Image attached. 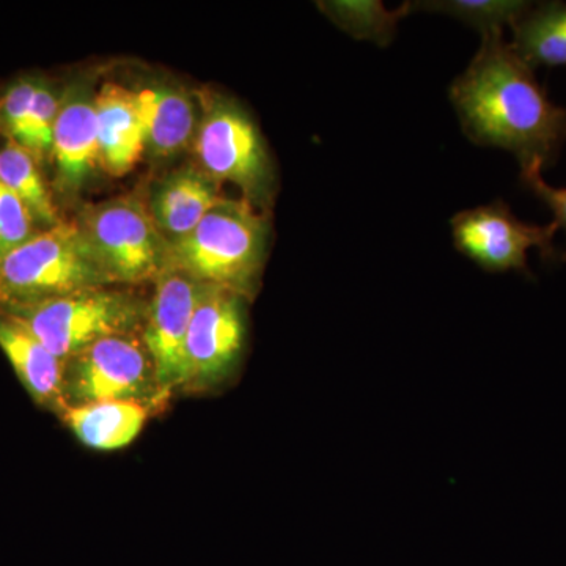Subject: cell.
<instances>
[{
  "mask_svg": "<svg viewBox=\"0 0 566 566\" xmlns=\"http://www.w3.org/2000/svg\"><path fill=\"white\" fill-rule=\"evenodd\" d=\"M512 31L510 46L531 69L566 65L565 2L532 6L512 25Z\"/></svg>",
  "mask_w": 566,
  "mask_h": 566,
  "instance_id": "cell-17",
  "label": "cell"
},
{
  "mask_svg": "<svg viewBox=\"0 0 566 566\" xmlns=\"http://www.w3.org/2000/svg\"><path fill=\"white\" fill-rule=\"evenodd\" d=\"M319 9L342 31L356 40L374 41L378 46H387L397 35L398 24L412 13V2H406L398 9L389 10L376 0H340V2H319Z\"/></svg>",
  "mask_w": 566,
  "mask_h": 566,
  "instance_id": "cell-19",
  "label": "cell"
},
{
  "mask_svg": "<svg viewBox=\"0 0 566 566\" xmlns=\"http://www.w3.org/2000/svg\"><path fill=\"white\" fill-rule=\"evenodd\" d=\"M95 106L102 169L112 177H123L132 172L145 153L136 95L132 88L106 82L96 92Z\"/></svg>",
  "mask_w": 566,
  "mask_h": 566,
  "instance_id": "cell-15",
  "label": "cell"
},
{
  "mask_svg": "<svg viewBox=\"0 0 566 566\" xmlns=\"http://www.w3.org/2000/svg\"><path fill=\"white\" fill-rule=\"evenodd\" d=\"M95 96L85 84H71L62 93L50 155L59 191H80L102 167Z\"/></svg>",
  "mask_w": 566,
  "mask_h": 566,
  "instance_id": "cell-11",
  "label": "cell"
},
{
  "mask_svg": "<svg viewBox=\"0 0 566 566\" xmlns=\"http://www.w3.org/2000/svg\"><path fill=\"white\" fill-rule=\"evenodd\" d=\"M145 311L140 337L150 354L156 381L167 397L182 390L186 379V340L205 283L169 266L155 282Z\"/></svg>",
  "mask_w": 566,
  "mask_h": 566,
  "instance_id": "cell-10",
  "label": "cell"
},
{
  "mask_svg": "<svg viewBox=\"0 0 566 566\" xmlns=\"http://www.w3.org/2000/svg\"><path fill=\"white\" fill-rule=\"evenodd\" d=\"M62 93L43 77H40L36 91L33 93L24 132L18 144L31 151L39 163L50 158L52 133L61 111Z\"/></svg>",
  "mask_w": 566,
  "mask_h": 566,
  "instance_id": "cell-21",
  "label": "cell"
},
{
  "mask_svg": "<svg viewBox=\"0 0 566 566\" xmlns=\"http://www.w3.org/2000/svg\"><path fill=\"white\" fill-rule=\"evenodd\" d=\"M556 222L534 226L517 219L509 205L494 202L458 212L452 219L455 248L490 273L528 274L527 253L536 249L546 260H557Z\"/></svg>",
  "mask_w": 566,
  "mask_h": 566,
  "instance_id": "cell-8",
  "label": "cell"
},
{
  "mask_svg": "<svg viewBox=\"0 0 566 566\" xmlns=\"http://www.w3.org/2000/svg\"><path fill=\"white\" fill-rule=\"evenodd\" d=\"M221 199L219 182L197 164H188L153 185L147 207L159 232L174 243L191 233Z\"/></svg>",
  "mask_w": 566,
  "mask_h": 566,
  "instance_id": "cell-12",
  "label": "cell"
},
{
  "mask_svg": "<svg viewBox=\"0 0 566 566\" xmlns=\"http://www.w3.org/2000/svg\"><path fill=\"white\" fill-rule=\"evenodd\" d=\"M65 397L69 408L137 401L151 411L169 398L159 389L140 333L112 335L71 357L65 368Z\"/></svg>",
  "mask_w": 566,
  "mask_h": 566,
  "instance_id": "cell-7",
  "label": "cell"
},
{
  "mask_svg": "<svg viewBox=\"0 0 566 566\" xmlns=\"http://www.w3.org/2000/svg\"><path fill=\"white\" fill-rule=\"evenodd\" d=\"M111 285L76 221L40 230L0 259V311Z\"/></svg>",
  "mask_w": 566,
  "mask_h": 566,
  "instance_id": "cell-3",
  "label": "cell"
},
{
  "mask_svg": "<svg viewBox=\"0 0 566 566\" xmlns=\"http://www.w3.org/2000/svg\"><path fill=\"white\" fill-rule=\"evenodd\" d=\"M244 342V297L221 286H205L186 340L182 392H207L222 385L240 363Z\"/></svg>",
  "mask_w": 566,
  "mask_h": 566,
  "instance_id": "cell-9",
  "label": "cell"
},
{
  "mask_svg": "<svg viewBox=\"0 0 566 566\" xmlns=\"http://www.w3.org/2000/svg\"><path fill=\"white\" fill-rule=\"evenodd\" d=\"M76 222L114 285L155 282L170 266V243L139 197L85 207Z\"/></svg>",
  "mask_w": 566,
  "mask_h": 566,
  "instance_id": "cell-6",
  "label": "cell"
},
{
  "mask_svg": "<svg viewBox=\"0 0 566 566\" xmlns=\"http://www.w3.org/2000/svg\"><path fill=\"white\" fill-rule=\"evenodd\" d=\"M39 232L31 211L17 193L0 180V259Z\"/></svg>",
  "mask_w": 566,
  "mask_h": 566,
  "instance_id": "cell-22",
  "label": "cell"
},
{
  "mask_svg": "<svg viewBox=\"0 0 566 566\" xmlns=\"http://www.w3.org/2000/svg\"><path fill=\"white\" fill-rule=\"evenodd\" d=\"M151 409L137 401H102L82 406H70L61 420L82 446L98 452H114L133 444Z\"/></svg>",
  "mask_w": 566,
  "mask_h": 566,
  "instance_id": "cell-16",
  "label": "cell"
},
{
  "mask_svg": "<svg viewBox=\"0 0 566 566\" xmlns=\"http://www.w3.org/2000/svg\"><path fill=\"white\" fill-rule=\"evenodd\" d=\"M197 166L216 181L233 182L253 207L273 202L275 170L259 126L232 98L208 93L192 142Z\"/></svg>",
  "mask_w": 566,
  "mask_h": 566,
  "instance_id": "cell-4",
  "label": "cell"
},
{
  "mask_svg": "<svg viewBox=\"0 0 566 566\" xmlns=\"http://www.w3.org/2000/svg\"><path fill=\"white\" fill-rule=\"evenodd\" d=\"M531 2L523 0H441V2H412V9L436 11L449 14L455 20L476 29L482 35L485 33L504 31L505 25L513 24L528 9Z\"/></svg>",
  "mask_w": 566,
  "mask_h": 566,
  "instance_id": "cell-20",
  "label": "cell"
},
{
  "mask_svg": "<svg viewBox=\"0 0 566 566\" xmlns=\"http://www.w3.org/2000/svg\"><path fill=\"white\" fill-rule=\"evenodd\" d=\"M147 304L111 286L3 308L63 363L112 335L139 334Z\"/></svg>",
  "mask_w": 566,
  "mask_h": 566,
  "instance_id": "cell-5",
  "label": "cell"
},
{
  "mask_svg": "<svg viewBox=\"0 0 566 566\" xmlns=\"http://www.w3.org/2000/svg\"><path fill=\"white\" fill-rule=\"evenodd\" d=\"M136 95L145 153L153 159H166L192 147L199 114L191 95L169 82H150Z\"/></svg>",
  "mask_w": 566,
  "mask_h": 566,
  "instance_id": "cell-14",
  "label": "cell"
},
{
  "mask_svg": "<svg viewBox=\"0 0 566 566\" xmlns=\"http://www.w3.org/2000/svg\"><path fill=\"white\" fill-rule=\"evenodd\" d=\"M521 181L554 212V222L566 234V188H553L542 177L539 167L521 170Z\"/></svg>",
  "mask_w": 566,
  "mask_h": 566,
  "instance_id": "cell-23",
  "label": "cell"
},
{
  "mask_svg": "<svg viewBox=\"0 0 566 566\" xmlns=\"http://www.w3.org/2000/svg\"><path fill=\"white\" fill-rule=\"evenodd\" d=\"M270 241V221L245 199L222 197L191 233L170 243V266L205 283L251 297Z\"/></svg>",
  "mask_w": 566,
  "mask_h": 566,
  "instance_id": "cell-2",
  "label": "cell"
},
{
  "mask_svg": "<svg viewBox=\"0 0 566 566\" xmlns=\"http://www.w3.org/2000/svg\"><path fill=\"white\" fill-rule=\"evenodd\" d=\"M0 349L33 403L61 417L69 408L65 397L66 363L6 312H0Z\"/></svg>",
  "mask_w": 566,
  "mask_h": 566,
  "instance_id": "cell-13",
  "label": "cell"
},
{
  "mask_svg": "<svg viewBox=\"0 0 566 566\" xmlns=\"http://www.w3.org/2000/svg\"><path fill=\"white\" fill-rule=\"evenodd\" d=\"M2 139L0 180L24 202L39 230L51 229L61 223V212L41 174L40 163L35 156L10 137L2 136Z\"/></svg>",
  "mask_w": 566,
  "mask_h": 566,
  "instance_id": "cell-18",
  "label": "cell"
},
{
  "mask_svg": "<svg viewBox=\"0 0 566 566\" xmlns=\"http://www.w3.org/2000/svg\"><path fill=\"white\" fill-rule=\"evenodd\" d=\"M465 136L482 147L513 153L521 170L553 166L566 140V107L547 98L527 65L504 40L482 35V46L450 87Z\"/></svg>",
  "mask_w": 566,
  "mask_h": 566,
  "instance_id": "cell-1",
  "label": "cell"
}]
</instances>
